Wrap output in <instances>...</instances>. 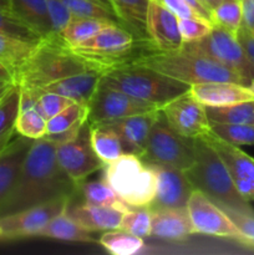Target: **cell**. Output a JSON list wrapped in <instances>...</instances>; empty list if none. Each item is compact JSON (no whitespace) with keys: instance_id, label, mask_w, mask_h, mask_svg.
Here are the masks:
<instances>
[{"instance_id":"obj_1","label":"cell","mask_w":254,"mask_h":255,"mask_svg":"<svg viewBox=\"0 0 254 255\" xmlns=\"http://www.w3.org/2000/svg\"><path fill=\"white\" fill-rule=\"evenodd\" d=\"M76 191L77 184L57 161L56 143L45 137L35 139L14 188L0 203V218L60 197H72Z\"/></svg>"},{"instance_id":"obj_2","label":"cell","mask_w":254,"mask_h":255,"mask_svg":"<svg viewBox=\"0 0 254 255\" xmlns=\"http://www.w3.org/2000/svg\"><path fill=\"white\" fill-rule=\"evenodd\" d=\"M94 69L107 66L77 54L60 36L47 37L36 45L34 52L15 77V84L39 90L46 85Z\"/></svg>"},{"instance_id":"obj_3","label":"cell","mask_w":254,"mask_h":255,"mask_svg":"<svg viewBox=\"0 0 254 255\" xmlns=\"http://www.w3.org/2000/svg\"><path fill=\"white\" fill-rule=\"evenodd\" d=\"M122 61L151 67L189 86L206 82H234L248 86L246 80L232 69L209 57L187 51L183 47L173 51H162L154 49L151 44L147 52L127 56Z\"/></svg>"},{"instance_id":"obj_4","label":"cell","mask_w":254,"mask_h":255,"mask_svg":"<svg viewBox=\"0 0 254 255\" xmlns=\"http://www.w3.org/2000/svg\"><path fill=\"white\" fill-rule=\"evenodd\" d=\"M196 161L184 171L194 189L201 191L219 208H228L247 214H254L249 202L238 192L221 158L204 137L189 138Z\"/></svg>"},{"instance_id":"obj_5","label":"cell","mask_w":254,"mask_h":255,"mask_svg":"<svg viewBox=\"0 0 254 255\" xmlns=\"http://www.w3.org/2000/svg\"><path fill=\"white\" fill-rule=\"evenodd\" d=\"M100 85L119 90L162 109L189 90V85L161 74L151 67L121 61L104 72Z\"/></svg>"},{"instance_id":"obj_6","label":"cell","mask_w":254,"mask_h":255,"mask_svg":"<svg viewBox=\"0 0 254 255\" xmlns=\"http://www.w3.org/2000/svg\"><path fill=\"white\" fill-rule=\"evenodd\" d=\"M102 178L131 208L149 207L156 193V173L139 157L124 153L119 159L105 164Z\"/></svg>"},{"instance_id":"obj_7","label":"cell","mask_w":254,"mask_h":255,"mask_svg":"<svg viewBox=\"0 0 254 255\" xmlns=\"http://www.w3.org/2000/svg\"><path fill=\"white\" fill-rule=\"evenodd\" d=\"M144 163L161 164L187 171L196 161L191 139L184 138L167 124L163 112L159 115L148 134L143 156Z\"/></svg>"},{"instance_id":"obj_8","label":"cell","mask_w":254,"mask_h":255,"mask_svg":"<svg viewBox=\"0 0 254 255\" xmlns=\"http://www.w3.org/2000/svg\"><path fill=\"white\" fill-rule=\"evenodd\" d=\"M183 49L229 67L241 75L248 86L254 77V65L247 57L237 35L219 25H213L212 31L203 39L183 44Z\"/></svg>"},{"instance_id":"obj_9","label":"cell","mask_w":254,"mask_h":255,"mask_svg":"<svg viewBox=\"0 0 254 255\" xmlns=\"http://www.w3.org/2000/svg\"><path fill=\"white\" fill-rule=\"evenodd\" d=\"M156 110H159L156 105L136 99L119 90L99 85L91 102L87 106V121L90 125L107 124Z\"/></svg>"},{"instance_id":"obj_10","label":"cell","mask_w":254,"mask_h":255,"mask_svg":"<svg viewBox=\"0 0 254 255\" xmlns=\"http://www.w3.org/2000/svg\"><path fill=\"white\" fill-rule=\"evenodd\" d=\"M133 47L134 35L128 29L114 22L100 30L87 41L71 49L87 59L105 65L109 69L114 64L126 59Z\"/></svg>"},{"instance_id":"obj_11","label":"cell","mask_w":254,"mask_h":255,"mask_svg":"<svg viewBox=\"0 0 254 255\" xmlns=\"http://www.w3.org/2000/svg\"><path fill=\"white\" fill-rule=\"evenodd\" d=\"M196 233L231 239L247 247V242L228 216L201 191L194 189L187 203Z\"/></svg>"},{"instance_id":"obj_12","label":"cell","mask_w":254,"mask_h":255,"mask_svg":"<svg viewBox=\"0 0 254 255\" xmlns=\"http://www.w3.org/2000/svg\"><path fill=\"white\" fill-rule=\"evenodd\" d=\"M56 157L62 169L77 186L105 167L92 148L87 120L74 139L56 144Z\"/></svg>"},{"instance_id":"obj_13","label":"cell","mask_w":254,"mask_h":255,"mask_svg":"<svg viewBox=\"0 0 254 255\" xmlns=\"http://www.w3.org/2000/svg\"><path fill=\"white\" fill-rule=\"evenodd\" d=\"M161 111L169 127L184 138H199L211 133L206 107L189 94V90L164 105Z\"/></svg>"},{"instance_id":"obj_14","label":"cell","mask_w":254,"mask_h":255,"mask_svg":"<svg viewBox=\"0 0 254 255\" xmlns=\"http://www.w3.org/2000/svg\"><path fill=\"white\" fill-rule=\"evenodd\" d=\"M72 197H60L47 203L9 214L0 218L2 238L16 239L35 237L51 219L66 211Z\"/></svg>"},{"instance_id":"obj_15","label":"cell","mask_w":254,"mask_h":255,"mask_svg":"<svg viewBox=\"0 0 254 255\" xmlns=\"http://www.w3.org/2000/svg\"><path fill=\"white\" fill-rule=\"evenodd\" d=\"M149 164V163H146ZM156 173V193L151 209L157 208H183L187 207L188 199L194 187L186 176L184 171L161 166L149 164Z\"/></svg>"},{"instance_id":"obj_16","label":"cell","mask_w":254,"mask_h":255,"mask_svg":"<svg viewBox=\"0 0 254 255\" xmlns=\"http://www.w3.org/2000/svg\"><path fill=\"white\" fill-rule=\"evenodd\" d=\"M221 156L229 171L234 186L248 202H254V158L238 146L222 141L213 133L204 136Z\"/></svg>"},{"instance_id":"obj_17","label":"cell","mask_w":254,"mask_h":255,"mask_svg":"<svg viewBox=\"0 0 254 255\" xmlns=\"http://www.w3.org/2000/svg\"><path fill=\"white\" fill-rule=\"evenodd\" d=\"M146 34L152 46L162 51L183 47L178 17L157 0H149L146 14Z\"/></svg>"},{"instance_id":"obj_18","label":"cell","mask_w":254,"mask_h":255,"mask_svg":"<svg viewBox=\"0 0 254 255\" xmlns=\"http://www.w3.org/2000/svg\"><path fill=\"white\" fill-rule=\"evenodd\" d=\"M161 110V109H159ZM159 110L146 112V114L133 115L116 121L107 122L121 139L125 153H131L141 158L146 149L147 138L152 126L159 115ZM100 125V124H99Z\"/></svg>"},{"instance_id":"obj_19","label":"cell","mask_w":254,"mask_h":255,"mask_svg":"<svg viewBox=\"0 0 254 255\" xmlns=\"http://www.w3.org/2000/svg\"><path fill=\"white\" fill-rule=\"evenodd\" d=\"M106 70L107 69H94L80 72V74L57 80L52 84L46 85L39 90H34V91L37 94L54 92V94L67 97L82 106H89L97 87H99L102 75Z\"/></svg>"},{"instance_id":"obj_20","label":"cell","mask_w":254,"mask_h":255,"mask_svg":"<svg viewBox=\"0 0 254 255\" xmlns=\"http://www.w3.org/2000/svg\"><path fill=\"white\" fill-rule=\"evenodd\" d=\"M189 94L206 107L228 106L254 100V94L249 86L234 82H206L192 85L189 87Z\"/></svg>"},{"instance_id":"obj_21","label":"cell","mask_w":254,"mask_h":255,"mask_svg":"<svg viewBox=\"0 0 254 255\" xmlns=\"http://www.w3.org/2000/svg\"><path fill=\"white\" fill-rule=\"evenodd\" d=\"M196 234L187 207L152 209L151 236L167 241H183Z\"/></svg>"},{"instance_id":"obj_22","label":"cell","mask_w":254,"mask_h":255,"mask_svg":"<svg viewBox=\"0 0 254 255\" xmlns=\"http://www.w3.org/2000/svg\"><path fill=\"white\" fill-rule=\"evenodd\" d=\"M34 141L19 136L0 151V203L14 188Z\"/></svg>"},{"instance_id":"obj_23","label":"cell","mask_w":254,"mask_h":255,"mask_svg":"<svg viewBox=\"0 0 254 255\" xmlns=\"http://www.w3.org/2000/svg\"><path fill=\"white\" fill-rule=\"evenodd\" d=\"M65 213L89 232L119 229L122 216L125 214L124 212L111 207L95 206L85 202L76 206L69 203Z\"/></svg>"},{"instance_id":"obj_24","label":"cell","mask_w":254,"mask_h":255,"mask_svg":"<svg viewBox=\"0 0 254 255\" xmlns=\"http://www.w3.org/2000/svg\"><path fill=\"white\" fill-rule=\"evenodd\" d=\"M10 2L12 12L44 39L56 36L50 22L46 0H10Z\"/></svg>"},{"instance_id":"obj_25","label":"cell","mask_w":254,"mask_h":255,"mask_svg":"<svg viewBox=\"0 0 254 255\" xmlns=\"http://www.w3.org/2000/svg\"><path fill=\"white\" fill-rule=\"evenodd\" d=\"M120 21L138 36L142 41H148L146 34V14L149 0H110Z\"/></svg>"},{"instance_id":"obj_26","label":"cell","mask_w":254,"mask_h":255,"mask_svg":"<svg viewBox=\"0 0 254 255\" xmlns=\"http://www.w3.org/2000/svg\"><path fill=\"white\" fill-rule=\"evenodd\" d=\"M35 237L60 239L79 243H95L97 239L92 237V232L86 231L70 218L66 213H61L49 222L44 228L40 229Z\"/></svg>"},{"instance_id":"obj_27","label":"cell","mask_w":254,"mask_h":255,"mask_svg":"<svg viewBox=\"0 0 254 255\" xmlns=\"http://www.w3.org/2000/svg\"><path fill=\"white\" fill-rule=\"evenodd\" d=\"M90 137L95 153L105 164L112 163L125 153L121 139L107 125H90Z\"/></svg>"},{"instance_id":"obj_28","label":"cell","mask_w":254,"mask_h":255,"mask_svg":"<svg viewBox=\"0 0 254 255\" xmlns=\"http://www.w3.org/2000/svg\"><path fill=\"white\" fill-rule=\"evenodd\" d=\"M20 95V86L14 84L6 94L0 97V151L11 142L12 134L16 132Z\"/></svg>"},{"instance_id":"obj_29","label":"cell","mask_w":254,"mask_h":255,"mask_svg":"<svg viewBox=\"0 0 254 255\" xmlns=\"http://www.w3.org/2000/svg\"><path fill=\"white\" fill-rule=\"evenodd\" d=\"M81 194L85 203L111 207V208L124 212V213H127L129 209H132L104 178L99 179V181L82 182Z\"/></svg>"},{"instance_id":"obj_30","label":"cell","mask_w":254,"mask_h":255,"mask_svg":"<svg viewBox=\"0 0 254 255\" xmlns=\"http://www.w3.org/2000/svg\"><path fill=\"white\" fill-rule=\"evenodd\" d=\"M36 45L0 34V62L9 67L16 77L17 72L32 55Z\"/></svg>"},{"instance_id":"obj_31","label":"cell","mask_w":254,"mask_h":255,"mask_svg":"<svg viewBox=\"0 0 254 255\" xmlns=\"http://www.w3.org/2000/svg\"><path fill=\"white\" fill-rule=\"evenodd\" d=\"M110 24H114V21L72 16L71 21L65 26V29L60 32L59 36L69 47H76L81 45L82 42L91 39L100 30H102Z\"/></svg>"},{"instance_id":"obj_32","label":"cell","mask_w":254,"mask_h":255,"mask_svg":"<svg viewBox=\"0 0 254 255\" xmlns=\"http://www.w3.org/2000/svg\"><path fill=\"white\" fill-rule=\"evenodd\" d=\"M206 114L212 124L253 125L254 100L228 105V106L206 107Z\"/></svg>"},{"instance_id":"obj_33","label":"cell","mask_w":254,"mask_h":255,"mask_svg":"<svg viewBox=\"0 0 254 255\" xmlns=\"http://www.w3.org/2000/svg\"><path fill=\"white\" fill-rule=\"evenodd\" d=\"M99 243L114 255H133L143 248L142 238L127 233L122 229L106 231L100 237Z\"/></svg>"},{"instance_id":"obj_34","label":"cell","mask_w":254,"mask_h":255,"mask_svg":"<svg viewBox=\"0 0 254 255\" xmlns=\"http://www.w3.org/2000/svg\"><path fill=\"white\" fill-rule=\"evenodd\" d=\"M0 34L16 37L31 44H39L44 40L41 35L31 29L17 15L6 10H0Z\"/></svg>"},{"instance_id":"obj_35","label":"cell","mask_w":254,"mask_h":255,"mask_svg":"<svg viewBox=\"0 0 254 255\" xmlns=\"http://www.w3.org/2000/svg\"><path fill=\"white\" fill-rule=\"evenodd\" d=\"M62 1L69 7L72 16L107 20L117 24L120 21L114 9L97 0H62Z\"/></svg>"},{"instance_id":"obj_36","label":"cell","mask_w":254,"mask_h":255,"mask_svg":"<svg viewBox=\"0 0 254 255\" xmlns=\"http://www.w3.org/2000/svg\"><path fill=\"white\" fill-rule=\"evenodd\" d=\"M211 132L219 139L233 146L254 144V125H227L211 122Z\"/></svg>"},{"instance_id":"obj_37","label":"cell","mask_w":254,"mask_h":255,"mask_svg":"<svg viewBox=\"0 0 254 255\" xmlns=\"http://www.w3.org/2000/svg\"><path fill=\"white\" fill-rule=\"evenodd\" d=\"M151 221L152 209L149 207L132 208L122 216L119 229L139 238H146L151 236Z\"/></svg>"},{"instance_id":"obj_38","label":"cell","mask_w":254,"mask_h":255,"mask_svg":"<svg viewBox=\"0 0 254 255\" xmlns=\"http://www.w3.org/2000/svg\"><path fill=\"white\" fill-rule=\"evenodd\" d=\"M212 21L214 25L224 27L237 35L242 26L241 0H224L212 10Z\"/></svg>"},{"instance_id":"obj_39","label":"cell","mask_w":254,"mask_h":255,"mask_svg":"<svg viewBox=\"0 0 254 255\" xmlns=\"http://www.w3.org/2000/svg\"><path fill=\"white\" fill-rule=\"evenodd\" d=\"M87 120V106L80 104H72L65 110H62L56 116L51 117L46 122V134H54L64 132L71 128L75 125Z\"/></svg>"},{"instance_id":"obj_40","label":"cell","mask_w":254,"mask_h":255,"mask_svg":"<svg viewBox=\"0 0 254 255\" xmlns=\"http://www.w3.org/2000/svg\"><path fill=\"white\" fill-rule=\"evenodd\" d=\"M46 120L35 109L20 111L16 121V133L31 139H40L46 136Z\"/></svg>"},{"instance_id":"obj_41","label":"cell","mask_w":254,"mask_h":255,"mask_svg":"<svg viewBox=\"0 0 254 255\" xmlns=\"http://www.w3.org/2000/svg\"><path fill=\"white\" fill-rule=\"evenodd\" d=\"M72 104H76V102L61 95L54 94V92H41L39 94L34 109L47 121Z\"/></svg>"},{"instance_id":"obj_42","label":"cell","mask_w":254,"mask_h":255,"mask_svg":"<svg viewBox=\"0 0 254 255\" xmlns=\"http://www.w3.org/2000/svg\"><path fill=\"white\" fill-rule=\"evenodd\" d=\"M213 22L202 17H184L178 19L179 31L183 42H192L203 39L213 29Z\"/></svg>"},{"instance_id":"obj_43","label":"cell","mask_w":254,"mask_h":255,"mask_svg":"<svg viewBox=\"0 0 254 255\" xmlns=\"http://www.w3.org/2000/svg\"><path fill=\"white\" fill-rule=\"evenodd\" d=\"M46 2L52 31L54 35L59 36L65 26L71 21L72 14L62 0H46Z\"/></svg>"},{"instance_id":"obj_44","label":"cell","mask_w":254,"mask_h":255,"mask_svg":"<svg viewBox=\"0 0 254 255\" xmlns=\"http://www.w3.org/2000/svg\"><path fill=\"white\" fill-rule=\"evenodd\" d=\"M221 209L231 218L234 226L241 232L242 236L246 239L248 248L254 249V214L242 213V212H237L228 208Z\"/></svg>"},{"instance_id":"obj_45","label":"cell","mask_w":254,"mask_h":255,"mask_svg":"<svg viewBox=\"0 0 254 255\" xmlns=\"http://www.w3.org/2000/svg\"><path fill=\"white\" fill-rule=\"evenodd\" d=\"M161 2L164 7L173 12L178 19H184V17H201L184 0H157ZM203 19V17H202Z\"/></svg>"},{"instance_id":"obj_46","label":"cell","mask_w":254,"mask_h":255,"mask_svg":"<svg viewBox=\"0 0 254 255\" xmlns=\"http://www.w3.org/2000/svg\"><path fill=\"white\" fill-rule=\"evenodd\" d=\"M237 37H238L249 61L254 65V32L248 31V30L241 26L239 31L237 32Z\"/></svg>"},{"instance_id":"obj_47","label":"cell","mask_w":254,"mask_h":255,"mask_svg":"<svg viewBox=\"0 0 254 255\" xmlns=\"http://www.w3.org/2000/svg\"><path fill=\"white\" fill-rule=\"evenodd\" d=\"M242 27L254 32V0H241Z\"/></svg>"},{"instance_id":"obj_48","label":"cell","mask_w":254,"mask_h":255,"mask_svg":"<svg viewBox=\"0 0 254 255\" xmlns=\"http://www.w3.org/2000/svg\"><path fill=\"white\" fill-rule=\"evenodd\" d=\"M0 81L15 82L14 72H12L9 67L5 66L4 64H1V62H0Z\"/></svg>"},{"instance_id":"obj_49","label":"cell","mask_w":254,"mask_h":255,"mask_svg":"<svg viewBox=\"0 0 254 255\" xmlns=\"http://www.w3.org/2000/svg\"><path fill=\"white\" fill-rule=\"evenodd\" d=\"M15 82H9V81H0V97L2 96V95L6 94L7 91H9L10 89H11V86L14 85Z\"/></svg>"},{"instance_id":"obj_50","label":"cell","mask_w":254,"mask_h":255,"mask_svg":"<svg viewBox=\"0 0 254 255\" xmlns=\"http://www.w3.org/2000/svg\"><path fill=\"white\" fill-rule=\"evenodd\" d=\"M203 1H204V4L209 7V9L213 10L214 7L218 6V5L221 4L222 1H224V0H203Z\"/></svg>"},{"instance_id":"obj_51","label":"cell","mask_w":254,"mask_h":255,"mask_svg":"<svg viewBox=\"0 0 254 255\" xmlns=\"http://www.w3.org/2000/svg\"><path fill=\"white\" fill-rule=\"evenodd\" d=\"M0 10L12 11V10H11V2H10V0H0Z\"/></svg>"},{"instance_id":"obj_52","label":"cell","mask_w":254,"mask_h":255,"mask_svg":"<svg viewBox=\"0 0 254 255\" xmlns=\"http://www.w3.org/2000/svg\"><path fill=\"white\" fill-rule=\"evenodd\" d=\"M97 1L102 2V4L107 5V6H110V7H111V9H114V7H112V5H111V1H110V0H97ZM114 11H115V10H114Z\"/></svg>"},{"instance_id":"obj_53","label":"cell","mask_w":254,"mask_h":255,"mask_svg":"<svg viewBox=\"0 0 254 255\" xmlns=\"http://www.w3.org/2000/svg\"><path fill=\"white\" fill-rule=\"evenodd\" d=\"M249 89H251L252 91H253V94H254V77H253V79H252L251 84H249Z\"/></svg>"},{"instance_id":"obj_54","label":"cell","mask_w":254,"mask_h":255,"mask_svg":"<svg viewBox=\"0 0 254 255\" xmlns=\"http://www.w3.org/2000/svg\"><path fill=\"white\" fill-rule=\"evenodd\" d=\"M0 238H2V233H1V229H0Z\"/></svg>"},{"instance_id":"obj_55","label":"cell","mask_w":254,"mask_h":255,"mask_svg":"<svg viewBox=\"0 0 254 255\" xmlns=\"http://www.w3.org/2000/svg\"><path fill=\"white\" fill-rule=\"evenodd\" d=\"M253 125H254V122H253Z\"/></svg>"},{"instance_id":"obj_56","label":"cell","mask_w":254,"mask_h":255,"mask_svg":"<svg viewBox=\"0 0 254 255\" xmlns=\"http://www.w3.org/2000/svg\"><path fill=\"white\" fill-rule=\"evenodd\" d=\"M203 2H204V1H203Z\"/></svg>"}]
</instances>
